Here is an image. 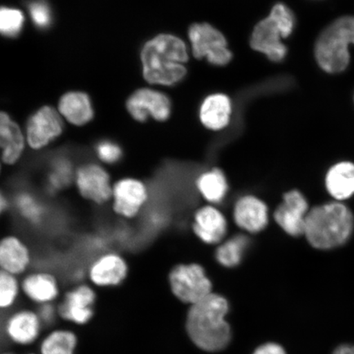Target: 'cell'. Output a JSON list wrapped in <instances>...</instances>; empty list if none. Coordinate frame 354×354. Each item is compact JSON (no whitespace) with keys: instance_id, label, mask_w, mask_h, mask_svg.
I'll list each match as a JSON object with an SVG mask.
<instances>
[{"instance_id":"6da1fadb","label":"cell","mask_w":354,"mask_h":354,"mask_svg":"<svg viewBox=\"0 0 354 354\" xmlns=\"http://www.w3.org/2000/svg\"><path fill=\"white\" fill-rule=\"evenodd\" d=\"M228 303L218 295L210 294L192 305L187 318V330L194 344L207 352L223 351L231 340V329L225 315Z\"/></svg>"},{"instance_id":"7a4b0ae2","label":"cell","mask_w":354,"mask_h":354,"mask_svg":"<svg viewBox=\"0 0 354 354\" xmlns=\"http://www.w3.org/2000/svg\"><path fill=\"white\" fill-rule=\"evenodd\" d=\"M189 59L185 43L175 35L162 34L145 44L141 51L144 77L150 84L172 86L187 73Z\"/></svg>"},{"instance_id":"3957f363","label":"cell","mask_w":354,"mask_h":354,"mask_svg":"<svg viewBox=\"0 0 354 354\" xmlns=\"http://www.w3.org/2000/svg\"><path fill=\"white\" fill-rule=\"evenodd\" d=\"M353 223V216L346 206L328 203L308 212L304 234L314 248L329 250L347 241Z\"/></svg>"},{"instance_id":"277c9868","label":"cell","mask_w":354,"mask_h":354,"mask_svg":"<svg viewBox=\"0 0 354 354\" xmlns=\"http://www.w3.org/2000/svg\"><path fill=\"white\" fill-rule=\"evenodd\" d=\"M349 44H354V17L344 16L332 22L318 37L315 46L318 64L326 73L343 72L351 60Z\"/></svg>"},{"instance_id":"5b68a950","label":"cell","mask_w":354,"mask_h":354,"mask_svg":"<svg viewBox=\"0 0 354 354\" xmlns=\"http://www.w3.org/2000/svg\"><path fill=\"white\" fill-rule=\"evenodd\" d=\"M112 180L107 167L96 161H87L76 167L73 185L80 197L96 206L110 203Z\"/></svg>"},{"instance_id":"8992f818","label":"cell","mask_w":354,"mask_h":354,"mask_svg":"<svg viewBox=\"0 0 354 354\" xmlns=\"http://www.w3.org/2000/svg\"><path fill=\"white\" fill-rule=\"evenodd\" d=\"M150 199V189L143 180L134 176H123L113 185L111 209L124 220L138 218Z\"/></svg>"},{"instance_id":"52a82bcc","label":"cell","mask_w":354,"mask_h":354,"mask_svg":"<svg viewBox=\"0 0 354 354\" xmlns=\"http://www.w3.org/2000/svg\"><path fill=\"white\" fill-rule=\"evenodd\" d=\"M171 290L180 302L193 305L209 295L211 282L198 264H178L168 275Z\"/></svg>"},{"instance_id":"ba28073f","label":"cell","mask_w":354,"mask_h":354,"mask_svg":"<svg viewBox=\"0 0 354 354\" xmlns=\"http://www.w3.org/2000/svg\"><path fill=\"white\" fill-rule=\"evenodd\" d=\"M189 38L196 59L206 57L209 63L218 66H224L232 60L227 39L214 26L207 24H194L189 28Z\"/></svg>"},{"instance_id":"9c48e42d","label":"cell","mask_w":354,"mask_h":354,"mask_svg":"<svg viewBox=\"0 0 354 354\" xmlns=\"http://www.w3.org/2000/svg\"><path fill=\"white\" fill-rule=\"evenodd\" d=\"M127 260L118 252L106 251L88 265L86 276L94 287L109 289L120 286L129 275Z\"/></svg>"},{"instance_id":"30bf717a","label":"cell","mask_w":354,"mask_h":354,"mask_svg":"<svg viewBox=\"0 0 354 354\" xmlns=\"http://www.w3.org/2000/svg\"><path fill=\"white\" fill-rule=\"evenodd\" d=\"M97 294L95 287L79 282L66 292L57 305L61 319L77 326H85L95 317Z\"/></svg>"},{"instance_id":"8fae6325","label":"cell","mask_w":354,"mask_h":354,"mask_svg":"<svg viewBox=\"0 0 354 354\" xmlns=\"http://www.w3.org/2000/svg\"><path fill=\"white\" fill-rule=\"evenodd\" d=\"M64 130V122L59 114L50 106H44L26 123V143L33 151H42L59 138Z\"/></svg>"},{"instance_id":"7c38bea8","label":"cell","mask_w":354,"mask_h":354,"mask_svg":"<svg viewBox=\"0 0 354 354\" xmlns=\"http://www.w3.org/2000/svg\"><path fill=\"white\" fill-rule=\"evenodd\" d=\"M127 109L137 122H145L149 116L155 120L165 122L171 114V102L161 92L140 88L127 101Z\"/></svg>"},{"instance_id":"4fadbf2b","label":"cell","mask_w":354,"mask_h":354,"mask_svg":"<svg viewBox=\"0 0 354 354\" xmlns=\"http://www.w3.org/2000/svg\"><path fill=\"white\" fill-rule=\"evenodd\" d=\"M43 327L37 311L22 308L12 313L7 317L4 331L12 343L28 346L37 342Z\"/></svg>"},{"instance_id":"5bb4252c","label":"cell","mask_w":354,"mask_h":354,"mask_svg":"<svg viewBox=\"0 0 354 354\" xmlns=\"http://www.w3.org/2000/svg\"><path fill=\"white\" fill-rule=\"evenodd\" d=\"M21 293L32 303L54 304L60 295V282L54 273L38 270L25 274L21 281Z\"/></svg>"},{"instance_id":"9a60e30c","label":"cell","mask_w":354,"mask_h":354,"mask_svg":"<svg viewBox=\"0 0 354 354\" xmlns=\"http://www.w3.org/2000/svg\"><path fill=\"white\" fill-rule=\"evenodd\" d=\"M308 211L306 199L297 190H293L285 194L284 202L275 212V219L286 233L299 236L304 234Z\"/></svg>"},{"instance_id":"2e32d148","label":"cell","mask_w":354,"mask_h":354,"mask_svg":"<svg viewBox=\"0 0 354 354\" xmlns=\"http://www.w3.org/2000/svg\"><path fill=\"white\" fill-rule=\"evenodd\" d=\"M32 263L30 247L17 234H7L0 241L1 271L20 277L28 272Z\"/></svg>"},{"instance_id":"e0dca14e","label":"cell","mask_w":354,"mask_h":354,"mask_svg":"<svg viewBox=\"0 0 354 354\" xmlns=\"http://www.w3.org/2000/svg\"><path fill=\"white\" fill-rule=\"evenodd\" d=\"M283 35L276 21L268 16L256 25L251 35L250 44L254 50L263 53L273 62L285 59L287 48L281 42Z\"/></svg>"},{"instance_id":"ac0fdd59","label":"cell","mask_w":354,"mask_h":354,"mask_svg":"<svg viewBox=\"0 0 354 354\" xmlns=\"http://www.w3.org/2000/svg\"><path fill=\"white\" fill-rule=\"evenodd\" d=\"M26 145L25 133L8 114L2 112L0 115V146L3 165L8 167L17 165L24 157Z\"/></svg>"},{"instance_id":"d6986e66","label":"cell","mask_w":354,"mask_h":354,"mask_svg":"<svg viewBox=\"0 0 354 354\" xmlns=\"http://www.w3.org/2000/svg\"><path fill=\"white\" fill-rule=\"evenodd\" d=\"M234 216L241 228L250 232H258L268 224V207L259 198L243 197L237 202Z\"/></svg>"},{"instance_id":"ffe728a7","label":"cell","mask_w":354,"mask_h":354,"mask_svg":"<svg viewBox=\"0 0 354 354\" xmlns=\"http://www.w3.org/2000/svg\"><path fill=\"white\" fill-rule=\"evenodd\" d=\"M196 236L205 243H218L227 232V221L218 210L212 207L199 209L193 224Z\"/></svg>"},{"instance_id":"44dd1931","label":"cell","mask_w":354,"mask_h":354,"mask_svg":"<svg viewBox=\"0 0 354 354\" xmlns=\"http://www.w3.org/2000/svg\"><path fill=\"white\" fill-rule=\"evenodd\" d=\"M59 109L60 113L74 126H85L94 118L91 100L85 93H66L59 101Z\"/></svg>"},{"instance_id":"7402d4cb","label":"cell","mask_w":354,"mask_h":354,"mask_svg":"<svg viewBox=\"0 0 354 354\" xmlns=\"http://www.w3.org/2000/svg\"><path fill=\"white\" fill-rule=\"evenodd\" d=\"M232 104L227 96L212 95L203 102L201 109V122L209 129L218 131L227 127L231 119Z\"/></svg>"},{"instance_id":"603a6c76","label":"cell","mask_w":354,"mask_h":354,"mask_svg":"<svg viewBox=\"0 0 354 354\" xmlns=\"http://www.w3.org/2000/svg\"><path fill=\"white\" fill-rule=\"evenodd\" d=\"M327 190L338 201H344L354 194V165L340 162L331 167L326 179Z\"/></svg>"},{"instance_id":"cb8c5ba5","label":"cell","mask_w":354,"mask_h":354,"mask_svg":"<svg viewBox=\"0 0 354 354\" xmlns=\"http://www.w3.org/2000/svg\"><path fill=\"white\" fill-rule=\"evenodd\" d=\"M12 206L26 223L41 225L46 216V207L37 196L28 189H21L12 199Z\"/></svg>"},{"instance_id":"d4e9b609","label":"cell","mask_w":354,"mask_h":354,"mask_svg":"<svg viewBox=\"0 0 354 354\" xmlns=\"http://www.w3.org/2000/svg\"><path fill=\"white\" fill-rule=\"evenodd\" d=\"M78 337L74 331L53 330L39 344V354H76Z\"/></svg>"},{"instance_id":"484cf974","label":"cell","mask_w":354,"mask_h":354,"mask_svg":"<svg viewBox=\"0 0 354 354\" xmlns=\"http://www.w3.org/2000/svg\"><path fill=\"white\" fill-rule=\"evenodd\" d=\"M75 171L76 167L69 158L61 155L53 158L46 175L48 189L57 193L68 188L73 184Z\"/></svg>"},{"instance_id":"4316f807","label":"cell","mask_w":354,"mask_h":354,"mask_svg":"<svg viewBox=\"0 0 354 354\" xmlns=\"http://www.w3.org/2000/svg\"><path fill=\"white\" fill-rule=\"evenodd\" d=\"M197 187L207 201L218 203L227 192V183L223 172L214 169L198 177Z\"/></svg>"},{"instance_id":"83f0119b","label":"cell","mask_w":354,"mask_h":354,"mask_svg":"<svg viewBox=\"0 0 354 354\" xmlns=\"http://www.w3.org/2000/svg\"><path fill=\"white\" fill-rule=\"evenodd\" d=\"M249 241L243 236H234L216 251V259L225 267L232 268L241 263Z\"/></svg>"},{"instance_id":"f1b7e54d","label":"cell","mask_w":354,"mask_h":354,"mask_svg":"<svg viewBox=\"0 0 354 354\" xmlns=\"http://www.w3.org/2000/svg\"><path fill=\"white\" fill-rule=\"evenodd\" d=\"M21 293L19 277L0 271V308L8 310L15 306Z\"/></svg>"},{"instance_id":"f546056e","label":"cell","mask_w":354,"mask_h":354,"mask_svg":"<svg viewBox=\"0 0 354 354\" xmlns=\"http://www.w3.org/2000/svg\"><path fill=\"white\" fill-rule=\"evenodd\" d=\"M24 13L16 8L2 7L0 12V30L2 35L8 38L19 37L24 28Z\"/></svg>"},{"instance_id":"4dcf8cb0","label":"cell","mask_w":354,"mask_h":354,"mask_svg":"<svg viewBox=\"0 0 354 354\" xmlns=\"http://www.w3.org/2000/svg\"><path fill=\"white\" fill-rule=\"evenodd\" d=\"M97 162L105 167L118 165L122 160L124 153L120 145L111 140H101L95 145Z\"/></svg>"},{"instance_id":"1f68e13d","label":"cell","mask_w":354,"mask_h":354,"mask_svg":"<svg viewBox=\"0 0 354 354\" xmlns=\"http://www.w3.org/2000/svg\"><path fill=\"white\" fill-rule=\"evenodd\" d=\"M28 8L33 24L39 30H46L53 24L52 8L46 0H32Z\"/></svg>"},{"instance_id":"d6a6232c","label":"cell","mask_w":354,"mask_h":354,"mask_svg":"<svg viewBox=\"0 0 354 354\" xmlns=\"http://www.w3.org/2000/svg\"><path fill=\"white\" fill-rule=\"evenodd\" d=\"M269 16L276 21V24L281 30L283 37H289L293 32L295 24V16L290 8L284 4H276Z\"/></svg>"},{"instance_id":"836d02e7","label":"cell","mask_w":354,"mask_h":354,"mask_svg":"<svg viewBox=\"0 0 354 354\" xmlns=\"http://www.w3.org/2000/svg\"><path fill=\"white\" fill-rule=\"evenodd\" d=\"M37 313L39 318H41L43 326L54 325L57 317H59L57 308L53 304L41 305V306H39Z\"/></svg>"},{"instance_id":"e575fe53","label":"cell","mask_w":354,"mask_h":354,"mask_svg":"<svg viewBox=\"0 0 354 354\" xmlns=\"http://www.w3.org/2000/svg\"><path fill=\"white\" fill-rule=\"evenodd\" d=\"M254 354H286L284 348H283L280 345L274 344V343H268L262 346H260L259 348L256 349V351Z\"/></svg>"},{"instance_id":"d590c367","label":"cell","mask_w":354,"mask_h":354,"mask_svg":"<svg viewBox=\"0 0 354 354\" xmlns=\"http://www.w3.org/2000/svg\"><path fill=\"white\" fill-rule=\"evenodd\" d=\"M11 206V199L8 198V197L2 192L1 194H0V211H1L3 214V212L10 209Z\"/></svg>"},{"instance_id":"8d00e7d4","label":"cell","mask_w":354,"mask_h":354,"mask_svg":"<svg viewBox=\"0 0 354 354\" xmlns=\"http://www.w3.org/2000/svg\"><path fill=\"white\" fill-rule=\"evenodd\" d=\"M333 354H354V345H340V346L335 349Z\"/></svg>"},{"instance_id":"74e56055","label":"cell","mask_w":354,"mask_h":354,"mask_svg":"<svg viewBox=\"0 0 354 354\" xmlns=\"http://www.w3.org/2000/svg\"><path fill=\"white\" fill-rule=\"evenodd\" d=\"M3 354H16V353H12V352H7V353H3Z\"/></svg>"},{"instance_id":"f35d334b","label":"cell","mask_w":354,"mask_h":354,"mask_svg":"<svg viewBox=\"0 0 354 354\" xmlns=\"http://www.w3.org/2000/svg\"><path fill=\"white\" fill-rule=\"evenodd\" d=\"M26 354H37V353H26Z\"/></svg>"}]
</instances>
